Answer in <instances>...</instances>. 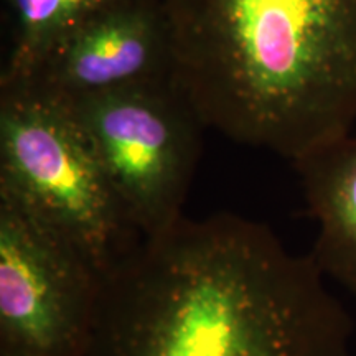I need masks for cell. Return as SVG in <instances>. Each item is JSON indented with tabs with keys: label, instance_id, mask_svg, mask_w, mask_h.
I'll use <instances>...</instances> for the list:
<instances>
[{
	"label": "cell",
	"instance_id": "obj_6",
	"mask_svg": "<svg viewBox=\"0 0 356 356\" xmlns=\"http://www.w3.org/2000/svg\"><path fill=\"white\" fill-rule=\"evenodd\" d=\"M177 78L172 29L160 0H121L83 20L20 81L65 102ZM10 84V83H2Z\"/></svg>",
	"mask_w": 356,
	"mask_h": 356
},
{
	"label": "cell",
	"instance_id": "obj_2",
	"mask_svg": "<svg viewBox=\"0 0 356 356\" xmlns=\"http://www.w3.org/2000/svg\"><path fill=\"white\" fill-rule=\"evenodd\" d=\"M208 129L293 163L356 127V0H160Z\"/></svg>",
	"mask_w": 356,
	"mask_h": 356
},
{
	"label": "cell",
	"instance_id": "obj_8",
	"mask_svg": "<svg viewBox=\"0 0 356 356\" xmlns=\"http://www.w3.org/2000/svg\"><path fill=\"white\" fill-rule=\"evenodd\" d=\"M115 2L121 0H2L7 48L0 84L24 79L58 38Z\"/></svg>",
	"mask_w": 356,
	"mask_h": 356
},
{
	"label": "cell",
	"instance_id": "obj_1",
	"mask_svg": "<svg viewBox=\"0 0 356 356\" xmlns=\"http://www.w3.org/2000/svg\"><path fill=\"white\" fill-rule=\"evenodd\" d=\"M351 315L262 222L180 218L102 277L84 356H351Z\"/></svg>",
	"mask_w": 356,
	"mask_h": 356
},
{
	"label": "cell",
	"instance_id": "obj_3",
	"mask_svg": "<svg viewBox=\"0 0 356 356\" xmlns=\"http://www.w3.org/2000/svg\"><path fill=\"white\" fill-rule=\"evenodd\" d=\"M0 197L73 243L102 277L142 241L68 102L0 84Z\"/></svg>",
	"mask_w": 356,
	"mask_h": 356
},
{
	"label": "cell",
	"instance_id": "obj_5",
	"mask_svg": "<svg viewBox=\"0 0 356 356\" xmlns=\"http://www.w3.org/2000/svg\"><path fill=\"white\" fill-rule=\"evenodd\" d=\"M101 289L73 243L0 197V355L84 356Z\"/></svg>",
	"mask_w": 356,
	"mask_h": 356
},
{
	"label": "cell",
	"instance_id": "obj_4",
	"mask_svg": "<svg viewBox=\"0 0 356 356\" xmlns=\"http://www.w3.org/2000/svg\"><path fill=\"white\" fill-rule=\"evenodd\" d=\"M71 108L142 239L184 218L208 126L177 78L92 96Z\"/></svg>",
	"mask_w": 356,
	"mask_h": 356
},
{
	"label": "cell",
	"instance_id": "obj_9",
	"mask_svg": "<svg viewBox=\"0 0 356 356\" xmlns=\"http://www.w3.org/2000/svg\"><path fill=\"white\" fill-rule=\"evenodd\" d=\"M0 356H13V355H0Z\"/></svg>",
	"mask_w": 356,
	"mask_h": 356
},
{
	"label": "cell",
	"instance_id": "obj_7",
	"mask_svg": "<svg viewBox=\"0 0 356 356\" xmlns=\"http://www.w3.org/2000/svg\"><path fill=\"white\" fill-rule=\"evenodd\" d=\"M318 234L310 256L356 297V127L292 163Z\"/></svg>",
	"mask_w": 356,
	"mask_h": 356
}]
</instances>
